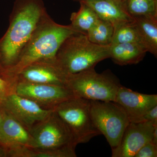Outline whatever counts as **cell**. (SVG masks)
<instances>
[{
    "label": "cell",
    "mask_w": 157,
    "mask_h": 157,
    "mask_svg": "<svg viewBox=\"0 0 157 157\" xmlns=\"http://www.w3.org/2000/svg\"><path fill=\"white\" fill-rule=\"evenodd\" d=\"M46 11L43 0H15L9 26L0 39V76L16 64L20 53Z\"/></svg>",
    "instance_id": "1"
},
{
    "label": "cell",
    "mask_w": 157,
    "mask_h": 157,
    "mask_svg": "<svg viewBox=\"0 0 157 157\" xmlns=\"http://www.w3.org/2000/svg\"><path fill=\"white\" fill-rule=\"evenodd\" d=\"M76 33L71 25L59 24L45 12L20 53L16 64L2 78L12 82L17 74L29 65L54 59L62 43Z\"/></svg>",
    "instance_id": "2"
},
{
    "label": "cell",
    "mask_w": 157,
    "mask_h": 157,
    "mask_svg": "<svg viewBox=\"0 0 157 157\" xmlns=\"http://www.w3.org/2000/svg\"><path fill=\"white\" fill-rule=\"evenodd\" d=\"M109 46L97 45L87 35L76 33L68 37L55 56L59 68L66 76L94 68L99 62L109 58Z\"/></svg>",
    "instance_id": "3"
},
{
    "label": "cell",
    "mask_w": 157,
    "mask_h": 157,
    "mask_svg": "<svg viewBox=\"0 0 157 157\" xmlns=\"http://www.w3.org/2000/svg\"><path fill=\"white\" fill-rule=\"evenodd\" d=\"M121 85L110 71L97 73L94 68L67 76L66 86L74 95L88 101H113Z\"/></svg>",
    "instance_id": "4"
},
{
    "label": "cell",
    "mask_w": 157,
    "mask_h": 157,
    "mask_svg": "<svg viewBox=\"0 0 157 157\" xmlns=\"http://www.w3.org/2000/svg\"><path fill=\"white\" fill-rule=\"evenodd\" d=\"M53 110L70 129L77 144L87 143L101 135L92 119L90 101L74 97L58 104Z\"/></svg>",
    "instance_id": "5"
},
{
    "label": "cell",
    "mask_w": 157,
    "mask_h": 157,
    "mask_svg": "<svg viewBox=\"0 0 157 157\" xmlns=\"http://www.w3.org/2000/svg\"><path fill=\"white\" fill-rule=\"evenodd\" d=\"M93 122L111 149L117 147L130 123L125 113L115 102L90 101Z\"/></svg>",
    "instance_id": "6"
},
{
    "label": "cell",
    "mask_w": 157,
    "mask_h": 157,
    "mask_svg": "<svg viewBox=\"0 0 157 157\" xmlns=\"http://www.w3.org/2000/svg\"><path fill=\"white\" fill-rule=\"evenodd\" d=\"M29 131L33 138L35 149L75 150L78 144L70 129L54 110Z\"/></svg>",
    "instance_id": "7"
},
{
    "label": "cell",
    "mask_w": 157,
    "mask_h": 157,
    "mask_svg": "<svg viewBox=\"0 0 157 157\" xmlns=\"http://www.w3.org/2000/svg\"><path fill=\"white\" fill-rule=\"evenodd\" d=\"M14 92L18 95L36 102L42 108L54 109L58 104L75 97L65 86L14 82Z\"/></svg>",
    "instance_id": "8"
},
{
    "label": "cell",
    "mask_w": 157,
    "mask_h": 157,
    "mask_svg": "<svg viewBox=\"0 0 157 157\" xmlns=\"http://www.w3.org/2000/svg\"><path fill=\"white\" fill-rule=\"evenodd\" d=\"M0 106L29 130L53 110L44 109L34 101L18 95L14 92L6 96L0 102Z\"/></svg>",
    "instance_id": "9"
},
{
    "label": "cell",
    "mask_w": 157,
    "mask_h": 157,
    "mask_svg": "<svg viewBox=\"0 0 157 157\" xmlns=\"http://www.w3.org/2000/svg\"><path fill=\"white\" fill-rule=\"evenodd\" d=\"M0 145L6 149L8 157L22 149L34 147L29 130L5 110L0 122Z\"/></svg>",
    "instance_id": "10"
},
{
    "label": "cell",
    "mask_w": 157,
    "mask_h": 157,
    "mask_svg": "<svg viewBox=\"0 0 157 157\" xmlns=\"http://www.w3.org/2000/svg\"><path fill=\"white\" fill-rule=\"evenodd\" d=\"M155 126L147 121L129 123L118 146L112 149V157H135L144 144L151 141Z\"/></svg>",
    "instance_id": "11"
},
{
    "label": "cell",
    "mask_w": 157,
    "mask_h": 157,
    "mask_svg": "<svg viewBox=\"0 0 157 157\" xmlns=\"http://www.w3.org/2000/svg\"><path fill=\"white\" fill-rule=\"evenodd\" d=\"M114 102L123 109L130 122H140L144 114L157 105V95L137 92L121 85Z\"/></svg>",
    "instance_id": "12"
},
{
    "label": "cell",
    "mask_w": 157,
    "mask_h": 157,
    "mask_svg": "<svg viewBox=\"0 0 157 157\" xmlns=\"http://www.w3.org/2000/svg\"><path fill=\"white\" fill-rule=\"evenodd\" d=\"M67 76L59 68L54 59L36 62L24 68L13 80L31 83L65 86Z\"/></svg>",
    "instance_id": "13"
},
{
    "label": "cell",
    "mask_w": 157,
    "mask_h": 157,
    "mask_svg": "<svg viewBox=\"0 0 157 157\" xmlns=\"http://www.w3.org/2000/svg\"><path fill=\"white\" fill-rule=\"evenodd\" d=\"M82 2L90 6L99 18L111 23L114 26L135 20L127 12L124 4L118 0H86Z\"/></svg>",
    "instance_id": "14"
},
{
    "label": "cell",
    "mask_w": 157,
    "mask_h": 157,
    "mask_svg": "<svg viewBox=\"0 0 157 157\" xmlns=\"http://www.w3.org/2000/svg\"><path fill=\"white\" fill-rule=\"evenodd\" d=\"M147 52L144 46L135 42L109 45V58L120 66L137 64L143 60Z\"/></svg>",
    "instance_id": "15"
},
{
    "label": "cell",
    "mask_w": 157,
    "mask_h": 157,
    "mask_svg": "<svg viewBox=\"0 0 157 157\" xmlns=\"http://www.w3.org/2000/svg\"><path fill=\"white\" fill-rule=\"evenodd\" d=\"M141 44L147 52L157 56V17H142L134 18Z\"/></svg>",
    "instance_id": "16"
},
{
    "label": "cell",
    "mask_w": 157,
    "mask_h": 157,
    "mask_svg": "<svg viewBox=\"0 0 157 157\" xmlns=\"http://www.w3.org/2000/svg\"><path fill=\"white\" fill-rule=\"evenodd\" d=\"M80 9L71 15V25L77 33L86 35L88 31L99 19L98 15L90 6L80 2Z\"/></svg>",
    "instance_id": "17"
},
{
    "label": "cell",
    "mask_w": 157,
    "mask_h": 157,
    "mask_svg": "<svg viewBox=\"0 0 157 157\" xmlns=\"http://www.w3.org/2000/svg\"><path fill=\"white\" fill-rule=\"evenodd\" d=\"M114 27L111 23L99 18L88 31V38L90 42L102 46H109L112 42Z\"/></svg>",
    "instance_id": "18"
},
{
    "label": "cell",
    "mask_w": 157,
    "mask_h": 157,
    "mask_svg": "<svg viewBox=\"0 0 157 157\" xmlns=\"http://www.w3.org/2000/svg\"><path fill=\"white\" fill-rule=\"evenodd\" d=\"M124 5L128 14L134 19L157 17V0H127Z\"/></svg>",
    "instance_id": "19"
},
{
    "label": "cell",
    "mask_w": 157,
    "mask_h": 157,
    "mask_svg": "<svg viewBox=\"0 0 157 157\" xmlns=\"http://www.w3.org/2000/svg\"><path fill=\"white\" fill-rule=\"evenodd\" d=\"M114 27V34L111 45L128 42H135L142 45L135 20Z\"/></svg>",
    "instance_id": "20"
},
{
    "label": "cell",
    "mask_w": 157,
    "mask_h": 157,
    "mask_svg": "<svg viewBox=\"0 0 157 157\" xmlns=\"http://www.w3.org/2000/svg\"><path fill=\"white\" fill-rule=\"evenodd\" d=\"M157 145L147 142L138 151L134 157H157Z\"/></svg>",
    "instance_id": "21"
},
{
    "label": "cell",
    "mask_w": 157,
    "mask_h": 157,
    "mask_svg": "<svg viewBox=\"0 0 157 157\" xmlns=\"http://www.w3.org/2000/svg\"><path fill=\"white\" fill-rule=\"evenodd\" d=\"M14 85L0 76V102L6 96L14 92Z\"/></svg>",
    "instance_id": "22"
},
{
    "label": "cell",
    "mask_w": 157,
    "mask_h": 157,
    "mask_svg": "<svg viewBox=\"0 0 157 157\" xmlns=\"http://www.w3.org/2000/svg\"><path fill=\"white\" fill-rule=\"evenodd\" d=\"M144 121L149 122L157 125V105L153 107L147 111L143 117Z\"/></svg>",
    "instance_id": "23"
},
{
    "label": "cell",
    "mask_w": 157,
    "mask_h": 157,
    "mask_svg": "<svg viewBox=\"0 0 157 157\" xmlns=\"http://www.w3.org/2000/svg\"><path fill=\"white\" fill-rule=\"evenodd\" d=\"M151 142L153 143L154 144L157 145V125L155 126Z\"/></svg>",
    "instance_id": "24"
},
{
    "label": "cell",
    "mask_w": 157,
    "mask_h": 157,
    "mask_svg": "<svg viewBox=\"0 0 157 157\" xmlns=\"http://www.w3.org/2000/svg\"><path fill=\"white\" fill-rule=\"evenodd\" d=\"M0 157H8L7 152L6 149L0 145Z\"/></svg>",
    "instance_id": "25"
},
{
    "label": "cell",
    "mask_w": 157,
    "mask_h": 157,
    "mask_svg": "<svg viewBox=\"0 0 157 157\" xmlns=\"http://www.w3.org/2000/svg\"><path fill=\"white\" fill-rule=\"evenodd\" d=\"M4 114V110L3 109V108L0 106V122L2 120V119L3 115Z\"/></svg>",
    "instance_id": "26"
},
{
    "label": "cell",
    "mask_w": 157,
    "mask_h": 157,
    "mask_svg": "<svg viewBox=\"0 0 157 157\" xmlns=\"http://www.w3.org/2000/svg\"><path fill=\"white\" fill-rule=\"evenodd\" d=\"M118 1H119L121 2L123 4H124L125 2L127 1V0H118Z\"/></svg>",
    "instance_id": "27"
},
{
    "label": "cell",
    "mask_w": 157,
    "mask_h": 157,
    "mask_svg": "<svg viewBox=\"0 0 157 157\" xmlns=\"http://www.w3.org/2000/svg\"><path fill=\"white\" fill-rule=\"evenodd\" d=\"M73 1L78 2H84V1H86V0H73Z\"/></svg>",
    "instance_id": "28"
}]
</instances>
